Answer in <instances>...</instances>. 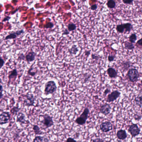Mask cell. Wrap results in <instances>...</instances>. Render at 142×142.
Instances as JSON below:
<instances>
[{
  "instance_id": "7",
  "label": "cell",
  "mask_w": 142,
  "mask_h": 142,
  "mask_svg": "<svg viewBox=\"0 0 142 142\" xmlns=\"http://www.w3.org/2000/svg\"><path fill=\"white\" fill-rule=\"evenodd\" d=\"M11 115L9 112L4 111L0 114V125H3L9 123Z\"/></svg>"
},
{
  "instance_id": "16",
  "label": "cell",
  "mask_w": 142,
  "mask_h": 142,
  "mask_svg": "<svg viewBox=\"0 0 142 142\" xmlns=\"http://www.w3.org/2000/svg\"><path fill=\"white\" fill-rule=\"evenodd\" d=\"M107 73L109 77L111 78H115L117 77V72L113 68L109 67L107 70Z\"/></svg>"
},
{
  "instance_id": "40",
  "label": "cell",
  "mask_w": 142,
  "mask_h": 142,
  "mask_svg": "<svg viewBox=\"0 0 142 142\" xmlns=\"http://www.w3.org/2000/svg\"><path fill=\"white\" fill-rule=\"evenodd\" d=\"M84 54L87 57H88L91 54V50H86Z\"/></svg>"
},
{
  "instance_id": "1",
  "label": "cell",
  "mask_w": 142,
  "mask_h": 142,
  "mask_svg": "<svg viewBox=\"0 0 142 142\" xmlns=\"http://www.w3.org/2000/svg\"><path fill=\"white\" fill-rule=\"evenodd\" d=\"M57 85L53 80L49 81L46 83L44 86V94L46 96L52 94L56 91Z\"/></svg>"
},
{
  "instance_id": "23",
  "label": "cell",
  "mask_w": 142,
  "mask_h": 142,
  "mask_svg": "<svg viewBox=\"0 0 142 142\" xmlns=\"http://www.w3.org/2000/svg\"><path fill=\"white\" fill-rule=\"evenodd\" d=\"M124 47L125 49L128 50H133L134 49V46L133 44L131 42H128V41H125L124 42Z\"/></svg>"
},
{
  "instance_id": "21",
  "label": "cell",
  "mask_w": 142,
  "mask_h": 142,
  "mask_svg": "<svg viewBox=\"0 0 142 142\" xmlns=\"http://www.w3.org/2000/svg\"><path fill=\"white\" fill-rule=\"evenodd\" d=\"M107 7L110 9H113L116 6V3L114 0H108L107 3Z\"/></svg>"
},
{
  "instance_id": "42",
  "label": "cell",
  "mask_w": 142,
  "mask_h": 142,
  "mask_svg": "<svg viewBox=\"0 0 142 142\" xmlns=\"http://www.w3.org/2000/svg\"><path fill=\"white\" fill-rule=\"evenodd\" d=\"M97 8V4L93 5L91 6V10H94Z\"/></svg>"
},
{
  "instance_id": "27",
  "label": "cell",
  "mask_w": 142,
  "mask_h": 142,
  "mask_svg": "<svg viewBox=\"0 0 142 142\" xmlns=\"http://www.w3.org/2000/svg\"><path fill=\"white\" fill-rule=\"evenodd\" d=\"M68 30L69 32L73 31L75 30L77 28V26L75 24L73 23H70L67 26Z\"/></svg>"
},
{
  "instance_id": "12",
  "label": "cell",
  "mask_w": 142,
  "mask_h": 142,
  "mask_svg": "<svg viewBox=\"0 0 142 142\" xmlns=\"http://www.w3.org/2000/svg\"><path fill=\"white\" fill-rule=\"evenodd\" d=\"M24 33V31L23 30H18L16 32H10V33L8 34L5 38V40H14L18 37L19 36H20L21 34H22Z\"/></svg>"
},
{
  "instance_id": "15",
  "label": "cell",
  "mask_w": 142,
  "mask_h": 142,
  "mask_svg": "<svg viewBox=\"0 0 142 142\" xmlns=\"http://www.w3.org/2000/svg\"><path fill=\"white\" fill-rule=\"evenodd\" d=\"M117 137L120 140H124L127 137V134L125 130H120L116 133Z\"/></svg>"
},
{
  "instance_id": "38",
  "label": "cell",
  "mask_w": 142,
  "mask_h": 142,
  "mask_svg": "<svg viewBox=\"0 0 142 142\" xmlns=\"http://www.w3.org/2000/svg\"><path fill=\"white\" fill-rule=\"evenodd\" d=\"M110 92H111V90H110V89H109V88H107L104 90V91L103 92V94L105 96L107 95Z\"/></svg>"
},
{
  "instance_id": "24",
  "label": "cell",
  "mask_w": 142,
  "mask_h": 142,
  "mask_svg": "<svg viewBox=\"0 0 142 142\" xmlns=\"http://www.w3.org/2000/svg\"><path fill=\"white\" fill-rule=\"evenodd\" d=\"M20 110V108H19L18 106L13 107L10 109V113L12 115H17V114L18 113V112H19Z\"/></svg>"
},
{
  "instance_id": "34",
  "label": "cell",
  "mask_w": 142,
  "mask_h": 142,
  "mask_svg": "<svg viewBox=\"0 0 142 142\" xmlns=\"http://www.w3.org/2000/svg\"><path fill=\"white\" fill-rule=\"evenodd\" d=\"M105 140L104 139L101 138H96L92 140V142H104Z\"/></svg>"
},
{
  "instance_id": "20",
  "label": "cell",
  "mask_w": 142,
  "mask_h": 142,
  "mask_svg": "<svg viewBox=\"0 0 142 142\" xmlns=\"http://www.w3.org/2000/svg\"><path fill=\"white\" fill-rule=\"evenodd\" d=\"M32 129L33 130L34 132V134L36 135H40L43 134V132H42L40 128L39 127V126L37 125H33V127H32Z\"/></svg>"
},
{
  "instance_id": "44",
  "label": "cell",
  "mask_w": 142,
  "mask_h": 142,
  "mask_svg": "<svg viewBox=\"0 0 142 142\" xmlns=\"http://www.w3.org/2000/svg\"><path fill=\"white\" fill-rule=\"evenodd\" d=\"M10 18L9 16H6V17H5V18H4V20H3V22H5V21H8L9 19H10Z\"/></svg>"
},
{
  "instance_id": "29",
  "label": "cell",
  "mask_w": 142,
  "mask_h": 142,
  "mask_svg": "<svg viewBox=\"0 0 142 142\" xmlns=\"http://www.w3.org/2000/svg\"><path fill=\"white\" fill-rule=\"evenodd\" d=\"M18 60L20 62L21 61H24L26 60V57H25V55L22 53H20L18 54Z\"/></svg>"
},
{
  "instance_id": "28",
  "label": "cell",
  "mask_w": 142,
  "mask_h": 142,
  "mask_svg": "<svg viewBox=\"0 0 142 142\" xmlns=\"http://www.w3.org/2000/svg\"><path fill=\"white\" fill-rule=\"evenodd\" d=\"M137 38V37L136 34L135 33L132 34L129 38L130 42H131L132 43H134L135 42V41L136 40Z\"/></svg>"
},
{
  "instance_id": "11",
  "label": "cell",
  "mask_w": 142,
  "mask_h": 142,
  "mask_svg": "<svg viewBox=\"0 0 142 142\" xmlns=\"http://www.w3.org/2000/svg\"><path fill=\"white\" fill-rule=\"evenodd\" d=\"M121 95V93L118 90H115L112 91L111 93L109 94L107 97L106 101L107 102L110 103V102H113L120 97Z\"/></svg>"
},
{
  "instance_id": "2",
  "label": "cell",
  "mask_w": 142,
  "mask_h": 142,
  "mask_svg": "<svg viewBox=\"0 0 142 142\" xmlns=\"http://www.w3.org/2000/svg\"><path fill=\"white\" fill-rule=\"evenodd\" d=\"M89 110L87 107L85 108L81 115L76 119V123L80 125H83L85 124L89 118Z\"/></svg>"
},
{
  "instance_id": "19",
  "label": "cell",
  "mask_w": 142,
  "mask_h": 142,
  "mask_svg": "<svg viewBox=\"0 0 142 142\" xmlns=\"http://www.w3.org/2000/svg\"><path fill=\"white\" fill-rule=\"evenodd\" d=\"M124 28L125 29V33L127 32H130L133 29V26L132 24L129 22H127L126 23H123Z\"/></svg>"
},
{
  "instance_id": "10",
  "label": "cell",
  "mask_w": 142,
  "mask_h": 142,
  "mask_svg": "<svg viewBox=\"0 0 142 142\" xmlns=\"http://www.w3.org/2000/svg\"><path fill=\"white\" fill-rule=\"evenodd\" d=\"M111 109V107L110 105L107 103H105L100 105L99 112L106 116L110 114Z\"/></svg>"
},
{
  "instance_id": "46",
  "label": "cell",
  "mask_w": 142,
  "mask_h": 142,
  "mask_svg": "<svg viewBox=\"0 0 142 142\" xmlns=\"http://www.w3.org/2000/svg\"><path fill=\"white\" fill-rule=\"evenodd\" d=\"M4 97V94L3 93V92H0V100L2 99Z\"/></svg>"
},
{
  "instance_id": "37",
  "label": "cell",
  "mask_w": 142,
  "mask_h": 142,
  "mask_svg": "<svg viewBox=\"0 0 142 142\" xmlns=\"http://www.w3.org/2000/svg\"><path fill=\"white\" fill-rule=\"evenodd\" d=\"M141 118H142V116H141V115H134V119L135 120L139 121V120H140L141 119Z\"/></svg>"
},
{
  "instance_id": "43",
  "label": "cell",
  "mask_w": 142,
  "mask_h": 142,
  "mask_svg": "<svg viewBox=\"0 0 142 142\" xmlns=\"http://www.w3.org/2000/svg\"><path fill=\"white\" fill-rule=\"evenodd\" d=\"M69 34V31L67 29H65L63 33H62L63 35H68Z\"/></svg>"
},
{
  "instance_id": "26",
  "label": "cell",
  "mask_w": 142,
  "mask_h": 142,
  "mask_svg": "<svg viewBox=\"0 0 142 142\" xmlns=\"http://www.w3.org/2000/svg\"><path fill=\"white\" fill-rule=\"evenodd\" d=\"M37 71H34V69H33L32 67L29 69V70L28 71V74L29 75L31 76L32 77H34L37 74Z\"/></svg>"
},
{
  "instance_id": "33",
  "label": "cell",
  "mask_w": 142,
  "mask_h": 142,
  "mask_svg": "<svg viewBox=\"0 0 142 142\" xmlns=\"http://www.w3.org/2000/svg\"><path fill=\"white\" fill-rule=\"evenodd\" d=\"M5 63V61L3 58L2 57H1L0 56V69H1V68H2V67H4Z\"/></svg>"
},
{
  "instance_id": "8",
  "label": "cell",
  "mask_w": 142,
  "mask_h": 142,
  "mask_svg": "<svg viewBox=\"0 0 142 142\" xmlns=\"http://www.w3.org/2000/svg\"><path fill=\"white\" fill-rule=\"evenodd\" d=\"M128 131L130 133L132 137H135L140 134V129L137 124H132L129 127Z\"/></svg>"
},
{
  "instance_id": "32",
  "label": "cell",
  "mask_w": 142,
  "mask_h": 142,
  "mask_svg": "<svg viewBox=\"0 0 142 142\" xmlns=\"http://www.w3.org/2000/svg\"><path fill=\"white\" fill-rule=\"evenodd\" d=\"M54 25L52 23V22H48L47 24L45 26H44V28L48 29V28H49V29H51L52 28H53Z\"/></svg>"
},
{
  "instance_id": "4",
  "label": "cell",
  "mask_w": 142,
  "mask_h": 142,
  "mask_svg": "<svg viewBox=\"0 0 142 142\" xmlns=\"http://www.w3.org/2000/svg\"><path fill=\"white\" fill-rule=\"evenodd\" d=\"M127 77L129 80L132 82H136L139 78L138 72L136 69L131 68L129 69L127 73Z\"/></svg>"
},
{
  "instance_id": "5",
  "label": "cell",
  "mask_w": 142,
  "mask_h": 142,
  "mask_svg": "<svg viewBox=\"0 0 142 142\" xmlns=\"http://www.w3.org/2000/svg\"><path fill=\"white\" fill-rule=\"evenodd\" d=\"M43 120L41 121V123L45 127V129L50 128L54 124L52 117L48 114L42 115Z\"/></svg>"
},
{
  "instance_id": "35",
  "label": "cell",
  "mask_w": 142,
  "mask_h": 142,
  "mask_svg": "<svg viewBox=\"0 0 142 142\" xmlns=\"http://www.w3.org/2000/svg\"><path fill=\"white\" fill-rule=\"evenodd\" d=\"M115 58V56L114 55H109L108 57V60L110 62L114 61Z\"/></svg>"
},
{
  "instance_id": "13",
  "label": "cell",
  "mask_w": 142,
  "mask_h": 142,
  "mask_svg": "<svg viewBox=\"0 0 142 142\" xmlns=\"http://www.w3.org/2000/svg\"><path fill=\"white\" fill-rule=\"evenodd\" d=\"M36 54L33 51H30L25 55L26 61L28 63H30L34 61L36 59Z\"/></svg>"
},
{
  "instance_id": "39",
  "label": "cell",
  "mask_w": 142,
  "mask_h": 142,
  "mask_svg": "<svg viewBox=\"0 0 142 142\" xmlns=\"http://www.w3.org/2000/svg\"><path fill=\"white\" fill-rule=\"evenodd\" d=\"M90 77H91V75H87V77H86L85 79H84V83H87V82L89 81V79H90Z\"/></svg>"
},
{
  "instance_id": "30",
  "label": "cell",
  "mask_w": 142,
  "mask_h": 142,
  "mask_svg": "<svg viewBox=\"0 0 142 142\" xmlns=\"http://www.w3.org/2000/svg\"><path fill=\"white\" fill-rule=\"evenodd\" d=\"M100 58H101V57L99 55L95 54H91V58L93 60L97 61V60H99Z\"/></svg>"
},
{
  "instance_id": "6",
  "label": "cell",
  "mask_w": 142,
  "mask_h": 142,
  "mask_svg": "<svg viewBox=\"0 0 142 142\" xmlns=\"http://www.w3.org/2000/svg\"><path fill=\"white\" fill-rule=\"evenodd\" d=\"M18 76V70L17 69L15 68L10 71L8 75V85H13L16 81Z\"/></svg>"
},
{
  "instance_id": "22",
  "label": "cell",
  "mask_w": 142,
  "mask_h": 142,
  "mask_svg": "<svg viewBox=\"0 0 142 142\" xmlns=\"http://www.w3.org/2000/svg\"><path fill=\"white\" fill-rule=\"evenodd\" d=\"M135 102L137 105L140 107H142V96H139L135 98Z\"/></svg>"
},
{
  "instance_id": "3",
  "label": "cell",
  "mask_w": 142,
  "mask_h": 142,
  "mask_svg": "<svg viewBox=\"0 0 142 142\" xmlns=\"http://www.w3.org/2000/svg\"><path fill=\"white\" fill-rule=\"evenodd\" d=\"M36 98L32 93H28L24 96L23 104L27 107H32L34 105Z\"/></svg>"
},
{
  "instance_id": "18",
  "label": "cell",
  "mask_w": 142,
  "mask_h": 142,
  "mask_svg": "<svg viewBox=\"0 0 142 142\" xmlns=\"http://www.w3.org/2000/svg\"><path fill=\"white\" fill-rule=\"evenodd\" d=\"M79 51V49L76 45H72L70 48L68 50V52L72 55H76Z\"/></svg>"
},
{
  "instance_id": "9",
  "label": "cell",
  "mask_w": 142,
  "mask_h": 142,
  "mask_svg": "<svg viewBox=\"0 0 142 142\" xmlns=\"http://www.w3.org/2000/svg\"><path fill=\"white\" fill-rule=\"evenodd\" d=\"M100 129L103 133H108L113 129V125L109 121L102 122L99 126Z\"/></svg>"
},
{
  "instance_id": "45",
  "label": "cell",
  "mask_w": 142,
  "mask_h": 142,
  "mask_svg": "<svg viewBox=\"0 0 142 142\" xmlns=\"http://www.w3.org/2000/svg\"><path fill=\"white\" fill-rule=\"evenodd\" d=\"M4 90V88H3V86L2 85L0 84V92H3Z\"/></svg>"
},
{
  "instance_id": "31",
  "label": "cell",
  "mask_w": 142,
  "mask_h": 142,
  "mask_svg": "<svg viewBox=\"0 0 142 142\" xmlns=\"http://www.w3.org/2000/svg\"><path fill=\"white\" fill-rule=\"evenodd\" d=\"M122 1L125 4L133 5L134 0H122Z\"/></svg>"
},
{
  "instance_id": "17",
  "label": "cell",
  "mask_w": 142,
  "mask_h": 142,
  "mask_svg": "<svg viewBox=\"0 0 142 142\" xmlns=\"http://www.w3.org/2000/svg\"><path fill=\"white\" fill-rule=\"evenodd\" d=\"M33 142H49V140L45 137L37 136L34 138Z\"/></svg>"
},
{
  "instance_id": "36",
  "label": "cell",
  "mask_w": 142,
  "mask_h": 142,
  "mask_svg": "<svg viewBox=\"0 0 142 142\" xmlns=\"http://www.w3.org/2000/svg\"><path fill=\"white\" fill-rule=\"evenodd\" d=\"M66 142H77V141L73 138L69 137L67 138Z\"/></svg>"
},
{
  "instance_id": "41",
  "label": "cell",
  "mask_w": 142,
  "mask_h": 142,
  "mask_svg": "<svg viewBox=\"0 0 142 142\" xmlns=\"http://www.w3.org/2000/svg\"><path fill=\"white\" fill-rule=\"evenodd\" d=\"M136 44L142 48V38L137 42Z\"/></svg>"
},
{
  "instance_id": "14",
  "label": "cell",
  "mask_w": 142,
  "mask_h": 142,
  "mask_svg": "<svg viewBox=\"0 0 142 142\" xmlns=\"http://www.w3.org/2000/svg\"><path fill=\"white\" fill-rule=\"evenodd\" d=\"M17 123H21L22 124H26L27 123V120H26V115L22 112H19L16 115V120Z\"/></svg>"
},
{
  "instance_id": "25",
  "label": "cell",
  "mask_w": 142,
  "mask_h": 142,
  "mask_svg": "<svg viewBox=\"0 0 142 142\" xmlns=\"http://www.w3.org/2000/svg\"><path fill=\"white\" fill-rule=\"evenodd\" d=\"M116 30L118 32L120 33H123L124 32L125 29L123 24L118 25L116 27Z\"/></svg>"
}]
</instances>
